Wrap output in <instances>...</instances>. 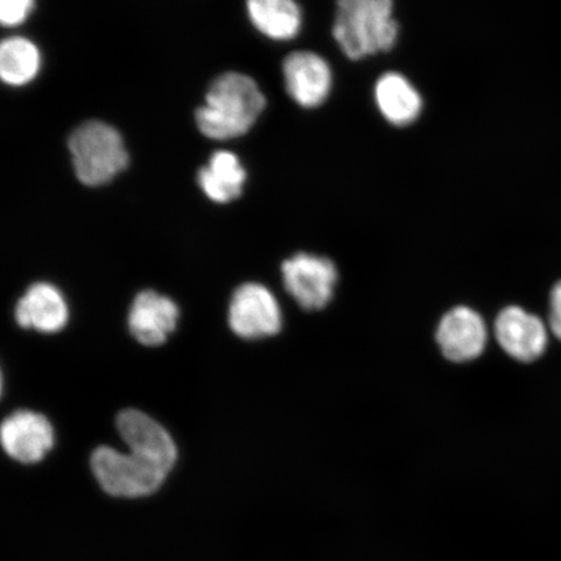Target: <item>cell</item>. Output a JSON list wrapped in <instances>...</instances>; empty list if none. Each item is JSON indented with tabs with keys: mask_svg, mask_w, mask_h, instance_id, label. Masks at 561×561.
<instances>
[{
	"mask_svg": "<svg viewBox=\"0 0 561 561\" xmlns=\"http://www.w3.org/2000/svg\"><path fill=\"white\" fill-rule=\"evenodd\" d=\"M38 48L25 38L5 39L0 47V76L10 85H24L38 73Z\"/></svg>",
	"mask_w": 561,
	"mask_h": 561,
	"instance_id": "cell-17",
	"label": "cell"
},
{
	"mask_svg": "<svg viewBox=\"0 0 561 561\" xmlns=\"http://www.w3.org/2000/svg\"><path fill=\"white\" fill-rule=\"evenodd\" d=\"M495 335L502 348L523 363L537 360L547 346L543 322L520 307H507L497 316Z\"/></svg>",
	"mask_w": 561,
	"mask_h": 561,
	"instance_id": "cell-11",
	"label": "cell"
},
{
	"mask_svg": "<svg viewBox=\"0 0 561 561\" xmlns=\"http://www.w3.org/2000/svg\"><path fill=\"white\" fill-rule=\"evenodd\" d=\"M229 324L244 340L275 335L283 325L278 301L263 285L244 284L231 298Z\"/></svg>",
	"mask_w": 561,
	"mask_h": 561,
	"instance_id": "cell-5",
	"label": "cell"
},
{
	"mask_svg": "<svg viewBox=\"0 0 561 561\" xmlns=\"http://www.w3.org/2000/svg\"><path fill=\"white\" fill-rule=\"evenodd\" d=\"M4 451L24 465L45 458L54 446V430L45 416L32 411L12 413L2 424Z\"/></svg>",
	"mask_w": 561,
	"mask_h": 561,
	"instance_id": "cell-9",
	"label": "cell"
},
{
	"mask_svg": "<svg viewBox=\"0 0 561 561\" xmlns=\"http://www.w3.org/2000/svg\"><path fill=\"white\" fill-rule=\"evenodd\" d=\"M77 178L88 186L107 184L128 165L118 131L102 122L82 124L69 138Z\"/></svg>",
	"mask_w": 561,
	"mask_h": 561,
	"instance_id": "cell-3",
	"label": "cell"
},
{
	"mask_svg": "<svg viewBox=\"0 0 561 561\" xmlns=\"http://www.w3.org/2000/svg\"><path fill=\"white\" fill-rule=\"evenodd\" d=\"M116 425L129 451L145 456L170 473L178 460V448L163 426L137 410L123 411Z\"/></svg>",
	"mask_w": 561,
	"mask_h": 561,
	"instance_id": "cell-8",
	"label": "cell"
},
{
	"mask_svg": "<svg viewBox=\"0 0 561 561\" xmlns=\"http://www.w3.org/2000/svg\"><path fill=\"white\" fill-rule=\"evenodd\" d=\"M437 341L448 360L458 363L473 360L486 347L485 321L471 308L456 307L440 320Z\"/></svg>",
	"mask_w": 561,
	"mask_h": 561,
	"instance_id": "cell-10",
	"label": "cell"
},
{
	"mask_svg": "<svg viewBox=\"0 0 561 561\" xmlns=\"http://www.w3.org/2000/svg\"><path fill=\"white\" fill-rule=\"evenodd\" d=\"M375 98L381 115L396 126L415 123L423 110L419 91L401 73L382 75L376 83Z\"/></svg>",
	"mask_w": 561,
	"mask_h": 561,
	"instance_id": "cell-14",
	"label": "cell"
},
{
	"mask_svg": "<svg viewBox=\"0 0 561 561\" xmlns=\"http://www.w3.org/2000/svg\"><path fill=\"white\" fill-rule=\"evenodd\" d=\"M245 172L240 160L229 151H217L199 172V185L210 201L229 203L242 194Z\"/></svg>",
	"mask_w": 561,
	"mask_h": 561,
	"instance_id": "cell-15",
	"label": "cell"
},
{
	"mask_svg": "<svg viewBox=\"0 0 561 561\" xmlns=\"http://www.w3.org/2000/svg\"><path fill=\"white\" fill-rule=\"evenodd\" d=\"M265 96L249 76L229 72L210 85L196 123L208 138L231 139L248 133L265 108Z\"/></svg>",
	"mask_w": 561,
	"mask_h": 561,
	"instance_id": "cell-1",
	"label": "cell"
},
{
	"mask_svg": "<svg viewBox=\"0 0 561 561\" xmlns=\"http://www.w3.org/2000/svg\"><path fill=\"white\" fill-rule=\"evenodd\" d=\"M286 290L306 310H320L333 297L336 283L334 264L325 257L298 254L283 264Z\"/></svg>",
	"mask_w": 561,
	"mask_h": 561,
	"instance_id": "cell-6",
	"label": "cell"
},
{
	"mask_svg": "<svg viewBox=\"0 0 561 561\" xmlns=\"http://www.w3.org/2000/svg\"><path fill=\"white\" fill-rule=\"evenodd\" d=\"M287 93L301 107H319L327 101L333 87V73L328 61L311 51H297L284 61Z\"/></svg>",
	"mask_w": 561,
	"mask_h": 561,
	"instance_id": "cell-7",
	"label": "cell"
},
{
	"mask_svg": "<svg viewBox=\"0 0 561 561\" xmlns=\"http://www.w3.org/2000/svg\"><path fill=\"white\" fill-rule=\"evenodd\" d=\"M20 327L42 333L60 332L68 321V307L61 293L50 284L39 283L30 287L16 306Z\"/></svg>",
	"mask_w": 561,
	"mask_h": 561,
	"instance_id": "cell-13",
	"label": "cell"
},
{
	"mask_svg": "<svg viewBox=\"0 0 561 561\" xmlns=\"http://www.w3.org/2000/svg\"><path fill=\"white\" fill-rule=\"evenodd\" d=\"M252 24L272 39L289 41L299 33L301 11L296 0H248Z\"/></svg>",
	"mask_w": 561,
	"mask_h": 561,
	"instance_id": "cell-16",
	"label": "cell"
},
{
	"mask_svg": "<svg viewBox=\"0 0 561 561\" xmlns=\"http://www.w3.org/2000/svg\"><path fill=\"white\" fill-rule=\"evenodd\" d=\"M179 314L172 299L152 290L139 293L130 308V333L142 345L159 346L174 331Z\"/></svg>",
	"mask_w": 561,
	"mask_h": 561,
	"instance_id": "cell-12",
	"label": "cell"
},
{
	"mask_svg": "<svg viewBox=\"0 0 561 561\" xmlns=\"http://www.w3.org/2000/svg\"><path fill=\"white\" fill-rule=\"evenodd\" d=\"M398 34L392 0H336L333 35L348 59L390 51Z\"/></svg>",
	"mask_w": 561,
	"mask_h": 561,
	"instance_id": "cell-2",
	"label": "cell"
},
{
	"mask_svg": "<svg viewBox=\"0 0 561 561\" xmlns=\"http://www.w3.org/2000/svg\"><path fill=\"white\" fill-rule=\"evenodd\" d=\"M91 469L105 493L125 497L156 493L168 474L142 455L123 454L108 446L96 448L91 456Z\"/></svg>",
	"mask_w": 561,
	"mask_h": 561,
	"instance_id": "cell-4",
	"label": "cell"
},
{
	"mask_svg": "<svg viewBox=\"0 0 561 561\" xmlns=\"http://www.w3.org/2000/svg\"><path fill=\"white\" fill-rule=\"evenodd\" d=\"M34 0H0V20L5 26H15L30 15Z\"/></svg>",
	"mask_w": 561,
	"mask_h": 561,
	"instance_id": "cell-18",
	"label": "cell"
},
{
	"mask_svg": "<svg viewBox=\"0 0 561 561\" xmlns=\"http://www.w3.org/2000/svg\"><path fill=\"white\" fill-rule=\"evenodd\" d=\"M550 325L561 341V280L553 286L550 299Z\"/></svg>",
	"mask_w": 561,
	"mask_h": 561,
	"instance_id": "cell-19",
	"label": "cell"
}]
</instances>
